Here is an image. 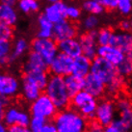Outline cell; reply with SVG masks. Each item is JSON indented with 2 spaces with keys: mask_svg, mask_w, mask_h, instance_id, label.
Listing matches in <instances>:
<instances>
[{
  "mask_svg": "<svg viewBox=\"0 0 132 132\" xmlns=\"http://www.w3.org/2000/svg\"><path fill=\"white\" fill-rule=\"evenodd\" d=\"M84 90L91 94L95 98H101L106 93V85L93 73H90L85 77Z\"/></svg>",
  "mask_w": 132,
  "mask_h": 132,
  "instance_id": "cell-18",
  "label": "cell"
},
{
  "mask_svg": "<svg viewBox=\"0 0 132 132\" xmlns=\"http://www.w3.org/2000/svg\"><path fill=\"white\" fill-rule=\"evenodd\" d=\"M47 2H49V3H54V2H57V1H59V0H46Z\"/></svg>",
  "mask_w": 132,
  "mask_h": 132,
  "instance_id": "cell-47",
  "label": "cell"
},
{
  "mask_svg": "<svg viewBox=\"0 0 132 132\" xmlns=\"http://www.w3.org/2000/svg\"><path fill=\"white\" fill-rule=\"evenodd\" d=\"M118 118L113 123L121 132H132V101L127 96H120L116 100Z\"/></svg>",
  "mask_w": 132,
  "mask_h": 132,
  "instance_id": "cell-4",
  "label": "cell"
},
{
  "mask_svg": "<svg viewBox=\"0 0 132 132\" xmlns=\"http://www.w3.org/2000/svg\"><path fill=\"white\" fill-rule=\"evenodd\" d=\"M20 83V94L23 99L27 102H33L43 94V90L40 86L27 74H23Z\"/></svg>",
  "mask_w": 132,
  "mask_h": 132,
  "instance_id": "cell-12",
  "label": "cell"
},
{
  "mask_svg": "<svg viewBox=\"0 0 132 132\" xmlns=\"http://www.w3.org/2000/svg\"><path fill=\"white\" fill-rule=\"evenodd\" d=\"M64 78H65L66 87L68 89V92L70 95V96H73L78 92L84 90L85 78L78 77L72 73L70 74V75H67Z\"/></svg>",
  "mask_w": 132,
  "mask_h": 132,
  "instance_id": "cell-23",
  "label": "cell"
},
{
  "mask_svg": "<svg viewBox=\"0 0 132 132\" xmlns=\"http://www.w3.org/2000/svg\"><path fill=\"white\" fill-rule=\"evenodd\" d=\"M96 1H99V0H96Z\"/></svg>",
  "mask_w": 132,
  "mask_h": 132,
  "instance_id": "cell-50",
  "label": "cell"
},
{
  "mask_svg": "<svg viewBox=\"0 0 132 132\" xmlns=\"http://www.w3.org/2000/svg\"><path fill=\"white\" fill-rule=\"evenodd\" d=\"M31 49L39 53L48 64V67L59 53L58 44L53 38L44 39L37 37L31 43Z\"/></svg>",
  "mask_w": 132,
  "mask_h": 132,
  "instance_id": "cell-7",
  "label": "cell"
},
{
  "mask_svg": "<svg viewBox=\"0 0 132 132\" xmlns=\"http://www.w3.org/2000/svg\"><path fill=\"white\" fill-rule=\"evenodd\" d=\"M8 132H32L28 126H20V125H12L8 126Z\"/></svg>",
  "mask_w": 132,
  "mask_h": 132,
  "instance_id": "cell-40",
  "label": "cell"
},
{
  "mask_svg": "<svg viewBox=\"0 0 132 132\" xmlns=\"http://www.w3.org/2000/svg\"><path fill=\"white\" fill-rule=\"evenodd\" d=\"M97 104V98H95L85 90H82L75 94L73 96H71L70 101V105L72 108L78 111L81 115H83L88 121L95 120Z\"/></svg>",
  "mask_w": 132,
  "mask_h": 132,
  "instance_id": "cell-3",
  "label": "cell"
},
{
  "mask_svg": "<svg viewBox=\"0 0 132 132\" xmlns=\"http://www.w3.org/2000/svg\"><path fill=\"white\" fill-rule=\"evenodd\" d=\"M38 24H39L38 37L44 38V39L53 38L54 23H52L45 15H42L39 16V19H38Z\"/></svg>",
  "mask_w": 132,
  "mask_h": 132,
  "instance_id": "cell-24",
  "label": "cell"
},
{
  "mask_svg": "<svg viewBox=\"0 0 132 132\" xmlns=\"http://www.w3.org/2000/svg\"><path fill=\"white\" fill-rule=\"evenodd\" d=\"M0 132H8V126L3 120H0Z\"/></svg>",
  "mask_w": 132,
  "mask_h": 132,
  "instance_id": "cell-45",
  "label": "cell"
},
{
  "mask_svg": "<svg viewBox=\"0 0 132 132\" xmlns=\"http://www.w3.org/2000/svg\"><path fill=\"white\" fill-rule=\"evenodd\" d=\"M126 57L132 60V46L130 47V49H129L128 51H127V53H126Z\"/></svg>",
  "mask_w": 132,
  "mask_h": 132,
  "instance_id": "cell-46",
  "label": "cell"
},
{
  "mask_svg": "<svg viewBox=\"0 0 132 132\" xmlns=\"http://www.w3.org/2000/svg\"><path fill=\"white\" fill-rule=\"evenodd\" d=\"M120 27H121V30H122V31H130V20L123 19L120 23Z\"/></svg>",
  "mask_w": 132,
  "mask_h": 132,
  "instance_id": "cell-42",
  "label": "cell"
},
{
  "mask_svg": "<svg viewBox=\"0 0 132 132\" xmlns=\"http://www.w3.org/2000/svg\"><path fill=\"white\" fill-rule=\"evenodd\" d=\"M91 73L98 77L106 86L111 84L120 76L118 73L117 67L100 56H96L92 60Z\"/></svg>",
  "mask_w": 132,
  "mask_h": 132,
  "instance_id": "cell-5",
  "label": "cell"
},
{
  "mask_svg": "<svg viewBox=\"0 0 132 132\" xmlns=\"http://www.w3.org/2000/svg\"><path fill=\"white\" fill-rule=\"evenodd\" d=\"M118 1L119 0H99V2L103 5V7L105 9H108V10L117 9Z\"/></svg>",
  "mask_w": 132,
  "mask_h": 132,
  "instance_id": "cell-39",
  "label": "cell"
},
{
  "mask_svg": "<svg viewBox=\"0 0 132 132\" xmlns=\"http://www.w3.org/2000/svg\"><path fill=\"white\" fill-rule=\"evenodd\" d=\"M19 2V0H0V3L7 4V5H11V6H15Z\"/></svg>",
  "mask_w": 132,
  "mask_h": 132,
  "instance_id": "cell-44",
  "label": "cell"
},
{
  "mask_svg": "<svg viewBox=\"0 0 132 132\" xmlns=\"http://www.w3.org/2000/svg\"><path fill=\"white\" fill-rule=\"evenodd\" d=\"M45 94L52 99L56 108L60 110H64L69 108L71 101V96L68 92L66 87L65 78L59 75L49 76L47 85L45 87Z\"/></svg>",
  "mask_w": 132,
  "mask_h": 132,
  "instance_id": "cell-2",
  "label": "cell"
},
{
  "mask_svg": "<svg viewBox=\"0 0 132 132\" xmlns=\"http://www.w3.org/2000/svg\"><path fill=\"white\" fill-rule=\"evenodd\" d=\"M11 105V98L0 95V120H3L5 111Z\"/></svg>",
  "mask_w": 132,
  "mask_h": 132,
  "instance_id": "cell-37",
  "label": "cell"
},
{
  "mask_svg": "<svg viewBox=\"0 0 132 132\" xmlns=\"http://www.w3.org/2000/svg\"><path fill=\"white\" fill-rule=\"evenodd\" d=\"M82 8L86 13H88L89 15H101L105 9L103 7L102 4L96 0H85L82 4Z\"/></svg>",
  "mask_w": 132,
  "mask_h": 132,
  "instance_id": "cell-26",
  "label": "cell"
},
{
  "mask_svg": "<svg viewBox=\"0 0 132 132\" xmlns=\"http://www.w3.org/2000/svg\"><path fill=\"white\" fill-rule=\"evenodd\" d=\"M97 56L106 59L107 61L112 63L114 66L117 67L126 57V54L121 49L115 47L111 44L108 45H98L97 48Z\"/></svg>",
  "mask_w": 132,
  "mask_h": 132,
  "instance_id": "cell-17",
  "label": "cell"
},
{
  "mask_svg": "<svg viewBox=\"0 0 132 132\" xmlns=\"http://www.w3.org/2000/svg\"><path fill=\"white\" fill-rule=\"evenodd\" d=\"M81 16V10L76 6H68L67 8V19L74 21L78 20Z\"/></svg>",
  "mask_w": 132,
  "mask_h": 132,
  "instance_id": "cell-36",
  "label": "cell"
},
{
  "mask_svg": "<svg viewBox=\"0 0 132 132\" xmlns=\"http://www.w3.org/2000/svg\"><path fill=\"white\" fill-rule=\"evenodd\" d=\"M123 85H125V78L119 76L114 82L106 86V92L111 95H116L122 90Z\"/></svg>",
  "mask_w": 132,
  "mask_h": 132,
  "instance_id": "cell-32",
  "label": "cell"
},
{
  "mask_svg": "<svg viewBox=\"0 0 132 132\" xmlns=\"http://www.w3.org/2000/svg\"><path fill=\"white\" fill-rule=\"evenodd\" d=\"M72 67H73V58L67 55L65 53L59 52L57 56L53 59L48 67L50 73L53 75L65 77L72 73Z\"/></svg>",
  "mask_w": 132,
  "mask_h": 132,
  "instance_id": "cell-10",
  "label": "cell"
},
{
  "mask_svg": "<svg viewBox=\"0 0 132 132\" xmlns=\"http://www.w3.org/2000/svg\"><path fill=\"white\" fill-rule=\"evenodd\" d=\"M58 132H87L88 120L73 108L60 110L53 119Z\"/></svg>",
  "mask_w": 132,
  "mask_h": 132,
  "instance_id": "cell-1",
  "label": "cell"
},
{
  "mask_svg": "<svg viewBox=\"0 0 132 132\" xmlns=\"http://www.w3.org/2000/svg\"><path fill=\"white\" fill-rule=\"evenodd\" d=\"M21 83L13 74L4 73L0 76V95L13 98L20 93Z\"/></svg>",
  "mask_w": 132,
  "mask_h": 132,
  "instance_id": "cell-11",
  "label": "cell"
},
{
  "mask_svg": "<svg viewBox=\"0 0 132 132\" xmlns=\"http://www.w3.org/2000/svg\"><path fill=\"white\" fill-rule=\"evenodd\" d=\"M110 44L121 49L125 54L132 46V32L130 31H117L113 32Z\"/></svg>",
  "mask_w": 132,
  "mask_h": 132,
  "instance_id": "cell-19",
  "label": "cell"
},
{
  "mask_svg": "<svg viewBox=\"0 0 132 132\" xmlns=\"http://www.w3.org/2000/svg\"><path fill=\"white\" fill-rule=\"evenodd\" d=\"M46 122H47V121L45 119H44V118L32 116L28 127L31 129L32 132H42V130L44 127V125H45Z\"/></svg>",
  "mask_w": 132,
  "mask_h": 132,
  "instance_id": "cell-33",
  "label": "cell"
},
{
  "mask_svg": "<svg viewBox=\"0 0 132 132\" xmlns=\"http://www.w3.org/2000/svg\"><path fill=\"white\" fill-rule=\"evenodd\" d=\"M18 20L19 15L15 6L0 3V22L13 26L18 22Z\"/></svg>",
  "mask_w": 132,
  "mask_h": 132,
  "instance_id": "cell-22",
  "label": "cell"
},
{
  "mask_svg": "<svg viewBox=\"0 0 132 132\" xmlns=\"http://www.w3.org/2000/svg\"><path fill=\"white\" fill-rule=\"evenodd\" d=\"M31 113L22 109L20 107L9 106L5 111L3 121L7 126L12 125H20V126H29L31 121Z\"/></svg>",
  "mask_w": 132,
  "mask_h": 132,
  "instance_id": "cell-9",
  "label": "cell"
},
{
  "mask_svg": "<svg viewBox=\"0 0 132 132\" xmlns=\"http://www.w3.org/2000/svg\"><path fill=\"white\" fill-rule=\"evenodd\" d=\"M29 48V44L28 42L23 39L19 38L18 40H15L14 44L12 45V52H11V63L21 58L22 56L28 51Z\"/></svg>",
  "mask_w": 132,
  "mask_h": 132,
  "instance_id": "cell-25",
  "label": "cell"
},
{
  "mask_svg": "<svg viewBox=\"0 0 132 132\" xmlns=\"http://www.w3.org/2000/svg\"><path fill=\"white\" fill-rule=\"evenodd\" d=\"M58 111L52 99L45 93L42 94L30 105V113L32 116L44 118L46 121L54 119Z\"/></svg>",
  "mask_w": 132,
  "mask_h": 132,
  "instance_id": "cell-6",
  "label": "cell"
},
{
  "mask_svg": "<svg viewBox=\"0 0 132 132\" xmlns=\"http://www.w3.org/2000/svg\"><path fill=\"white\" fill-rule=\"evenodd\" d=\"M12 45L10 42L0 40V66L3 67L11 63Z\"/></svg>",
  "mask_w": 132,
  "mask_h": 132,
  "instance_id": "cell-27",
  "label": "cell"
},
{
  "mask_svg": "<svg viewBox=\"0 0 132 132\" xmlns=\"http://www.w3.org/2000/svg\"><path fill=\"white\" fill-rule=\"evenodd\" d=\"M96 36H97V31L93 30V31H88L84 33L79 38L83 55L87 56L91 60L95 59L97 56L98 44H97Z\"/></svg>",
  "mask_w": 132,
  "mask_h": 132,
  "instance_id": "cell-13",
  "label": "cell"
},
{
  "mask_svg": "<svg viewBox=\"0 0 132 132\" xmlns=\"http://www.w3.org/2000/svg\"><path fill=\"white\" fill-rule=\"evenodd\" d=\"M47 70L48 64L45 62V60L37 52L33 50L30 52L23 65V72L31 73L38 71H47Z\"/></svg>",
  "mask_w": 132,
  "mask_h": 132,
  "instance_id": "cell-16",
  "label": "cell"
},
{
  "mask_svg": "<svg viewBox=\"0 0 132 132\" xmlns=\"http://www.w3.org/2000/svg\"><path fill=\"white\" fill-rule=\"evenodd\" d=\"M119 75L123 78H128L132 76V60L125 57V59L117 66Z\"/></svg>",
  "mask_w": 132,
  "mask_h": 132,
  "instance_id": "cell-29",
  "label": "cell"
},
{
  "mask_svg": "<svg viewBox=\"0 0 132 132\" xmlns=\"http://www.w3.org/2000/svg\"><path fill=\"white\" fill-rule=\"evenodd\" d=\"M113 35V31L110 28H101L97 31V44L98 45H108L110 44V40Z\"/></svg>",
  "mask_w": 132,
  "mask_h": 132,
  "instance_id": "cell-31",
  "label": "cell"
},
{
  "mask_svg": "<svg viewBox=\"0 0 132 132\" xmlns=\"http://www.w3.org/2000/svg\"><path fill=\"white\" fill-rule=\"evenodd\" d=\"M117 9L121 15H129L132 11V0H119Z\"/></svg>",
  "mask_w": 132,
  "mask_h": 132,
  "instance_id": "cell-35",
  "label": "cell"
},
{
  "mask_svg": "<svg viewBox=\"0 0 132 132\" xmlns=\"http://www.w3.org/2000/svg\"><path fill=\"white\" fill-rule=\"evenodd\" d=\"M13 36H14L13 26L0 22V40L10 42L13 39Z\"/></svg>",
  "mask_w": 132,
  "mask_h": 132,
  "instance_id": "cell-34",
  "label": "cell"
},
{
  "mask_svg": "<svg viewBox=\"0 0 132 132\" xmlns=\"http://www.w3.org/2000/svg\"><path fill=\"white\" fill-rule=\"evenodd\" d=\"M99 24V19L97 18V15H87L83 21L81 23L82 29L88 32V31H93L97 28V26Z\"/></svg>",
  "mask_w": 132,
  "mask_h": 132,
  "instance_id": "cell-30",
  "label": "cell"
},
{
  "mask_svg": "<svg viewBox=\"0 0 132 132\" xmlns=\"http://www.w3.org/2000/svg\"><path fill=\"white\" fill-rule=\"evenodd\" d=\"M18 7L23 14H31L40 9V2L39 0H19Z\"/></svg>",
  "mask_w": 132,
  "mask_h": 132,
  "instance_id": "cell-28",
  "label": "cell"
},
{
  "mask_svg": "<svg viewBox=\"0 0 132 132\" xmlns=\"http://www.w3.org/2000/svg\"><path fill=\"white\" fill-rule=\"evenodd\" d=\"M67 8L68 5L65 4L63 1L59 0L54 3H49L44 8V14L52 23H58L67 19Z\"/></svg>",
  "mask_w": 132,
  "mask_h": 132,
  "instance_id": "cell-15",
  "label": "cell"
},
{
  "mask_svg": "<svg viewBox=\"0 0 132 132\" xmlns=\"http://www.w3.org/2000/svg\"><path fill=\"white\" fill-rule=\"evenodd\" d=\"M77 35L76 26L71 22V20H62L54 24V29H53V39L56 42H61V40H67V39H71L75 38Z\"/></svg>",
  "mask_w": 132,
  "mask_h": 132,
  "instance_id": "cell-14",
  "label": "cell"
},
{
  "mask_svg": "<svg viewBox=\"0 0 132 132\" xmlns=\"http://www.w3.org/2000/svg\"><path fill=\"white\" fill-rule=\"evenodd\" d=\"M130 32H132V19H130Z\"/></svg>",
  "mask_w": 132,
  "mask_h": 132,
  "instance_id": "cell-48",
  "label": "cell"
},
{
  "mask_svg": "<svg viewBox=\"0 0 132 132\" xmlns=\"http://www.w3.org/2000/svg\"><path fill=\"white\" fill-rule=\"evenodd\" d=\"M117 113L116 103L108 98L101 99L97 104L95 120L103 126H107L115 121Z\"/></svg>",
  "mask_w": 132,
  "mask_h": 132,
  "instance_id": "cell-8",
  "label": "cell"
},
{
  "mask_svg": "<svg viewBox=\"0 0 132 132\" xmlns=\"http://www.w3.org/2000/svg\"><path fill=\"white\" fill-rule=\"evenodd\" d=\"M58 48L59 52L65 53V54L70 56L71 58L73 59L83 54L79 39H76V38L67 39V40L59 42Z\"/></svg>",
  "mask_w": 132,
  "mask_h": 132,
  "instance_id": "cell-20",
  "label": "cell"
},
{
  "mask_svg": "<svg viewBox=\"0 0 132 132\" xmlns=\"http://www.w3.org/2000/svg\"><path fill=\"white\" fill-rule=\"evenodd\" d=\"M103 132H121V131L112 122L111 125L104 126V131Z\"/></svg>",
  "mask_w": 132,
  "mask_h": 132,
  "instance_id": "cell-43",
  "label": "cell"
},
{
  "mask_svg": "<svg viewBox=\"0 0 132 132\" xmlns=\"http://www.w3.org/2000/svg\"><path fill=\"white\" fill-rule=\"evenodd\" d=\"M104 131V126L100 125L97 121H91V122L88 125V130L87 132H103Z\"/></svg>",
  "mask_w": 132,
  "mask_h": 132,
  "instance_id": "cell-38",
  "label": "cell"
},
{
  "mask_svg": "<svg viewBox=\"0 0 132 132\" xmlns=\"http://www.w3.org/2000/svg\"><path fill=\"white\" fill-rule=\"evenodd\" d=\"M1 75H2V73H1V70H0V76H1Z\"/></svg>",
  "mask_w": 132,
  "mask_h": 132,
  "instance_id": "cell-49",
  "label": "cell"
},
{
  "mask_svg": "<svg viewBox=\"0 0 132 132\" xmlns=\"http://www.w3.org/2000/svg\"><path fill=\"white\" fill-rule=\"evenodd\" d=\"M42 132H58L56 125H54V122H46L44 127L43 128Z\"/></svg>",
  "mask_w": 132,
  "mask_h": 132,
  "instance_id": "cell-41",
  "label": "cell"
},
{
  "mask_svg": "<svg viewBox=\"0 0 132 132\" xmlns=\"http://www.w3.org/2000/svg\"><path fill=\"white\" fill-rule=\"evenodd\" d=\"M91 68H92V60L82 54L73 59L72 74L81 78H85L91 72Z\"/></svg>",
  "mask_w": 132,
  "mask_h": 132,
  "instance_id": "cell-21",
  "label": "cell"
}]
</instances>
